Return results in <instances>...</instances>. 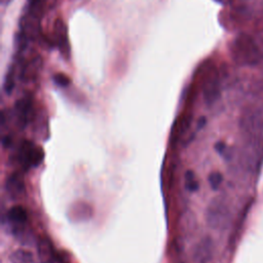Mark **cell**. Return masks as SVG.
I'll return each instance as SVG.
<instances>
[{"instance_id":"obj_5","label":"cell","mask_w":263,"mask_h":263,"mask_svg":"<svg viewBox=\"0 0 263 263\" xmlns=\"http://www.w3.org/2000/svg\"><path fill=\"white\" fill-rule=\"evenodd\" d=\"M7 220L13 227V232L15 234L23 233L28 221V214L26 209L22 205L11 206L7 212Z\"/></svg>"},{"instance_id":"obj_18","label":"cell","mask_w":263,"mask_h":263,"mask_svg":"<svg viewBox=\"0 0 263 263\" xmlns=\"http://www.w3.org/2000/svg\"><path fill=\"white\" fill-rule=\"evenodd\" d=\"M216 150H217L219 153H223L224 150H225V144L222 143V142L217 143V145H216Z\"/></svg>"},{"instance_id":"obj_12","label":"cell","mask_w":263,"mask_h":263,"mask_svg":"<svg viewBox=\"0 0 263 263\" xmlns=\"http://www.w3.org/2000/svg\"><path fill=\"white\" fill-rule=\"evenodd\" d=\"M55 29H57V39H58L59 47L61 48V51L64 54H66V52L68 53L69 51V45L67 41V34H66V29L64 27V24L61 21H58Z\"/></svg>"},{"instance_id":"obj_20","label":"cell","mask_w":263,"mask_h":263,"mask_svg":"<svg viewBox=\"0 0 263 263\" xmlns=\"http://www.w3.org/2000/svg\"><path fill=\"white\" fill-rule=\"evenodd\" d=\"M260 41L263 44V33H261V35H260Z\"/></svg>"},{"instance_id":"obj_3","label":"cell","mask_w":263,"mask_h":263,"mask_svg":"<svg viewBox=\"0 0 263 263\" xmlns=\"http://www.w3.org/2000/svg\"><path fill=\"white\" fill-rule=\"evenodd\" d=\"M240 128L250 137H257L263 133V108L249 107L240 117Z\"/></svg>"},{"instance_id":"obj_6","label":"cell","mask_w":263,"mask_h":263,"mask_svg":"<svg viewBox=\"0 0 263 263\" xmlns=\"http://www.w3.org/2000/svg\"><path fill=\"white\" fill-rule=\"evenodd\" d=\"M220 97V80L218 73L211 72L203 84V98L206 104H214Z\"/></svg>"},{"instance_id":"obj_17","label":"cell","mask_w":263,"mask_h":263,"mask_svg":"<svg viewBox=\"0 0 263 263\" xmlns=\"http://www.w3.org/2000/svg\"><path fill=\"white\" fill-rule=\"evenodd\" d=\"M53 81H54L58 85H60V86H62V87L68 86V85L70 84V78H69L67 75L63 74V73L55 74V75L53 76Z\"/></svg>"},{"instance_id":"obj_8","label":"cell","mask_w":263,"mask_h":263,"mask_svg":"<svg viewBox=\"0 0 263 263\" xmlns=\"http://www.w3.org/2000/svg\"><path fill=\"white\" fill-rule=\"evenodd\" d=\"M5 189L8 195L13 199H17L24 196V194L26 193V187L23 176L20 173L10 174L6 178Z\"/></svg>"},{"instance_id":"obj_11","label":"cell","mask_w":263,"mask_h":263,"mask_svg":"<svg viewBox=\"0 0 263 263\" xmlns=\"http://www.w3.org/2000/svg\"><path fill=\"white\" fill-rule=\"evenodd\" d=\"M11 263H37L35 256L32 252L18 249L10 254Z\"/></svg>"},{"instance_id":"obj_14","label":"cell","mask_w":263,"mask_h":263,"mask_svg":"<svg viewBox=\"0 0 263 263\" xmlns=\"http://www.w3.org/2000/svg\"><path fill=\"white\" fill-rule=\"evenodd\" d=\"M14 84H15V78H14V70L11 68L7 74H6V77H5V80H4V90L7 95L11 93V91L13 90L14 88Z\"/></svg>"},{"instance_id":"obj_9","label":"cell","mask_w":263,"mask_h":263,"mask_svg":"<svg viewBox=\"0 0 263 263\" xmlns=\"http://www.w3.org/2000/svg\"><path fill=\"white\" fill-rule=\"evenodd\" d=\"M37 254L40 263H58L57 256L50 240L47 237H39L37 240Z\"/></svg>"},{"instance_id":"obj_16","label":"cell","mask_w":263,"mask_h":263,"mask_svg":"<svg viewBox=\"0 0 263 263\" xmlns=\"http://www.w3.org/2000/svg\"><path fill=\"white\" fill-rule=\"evenodd\" d=\"M222 181H223V176L219 172H213L209 176V184H210L211 188L214 190H216L220 187Z\"/></svg>"},{"instance_id":"obj_15","label":"cell","mask_w":263,"mask_h":263,"mask_svg":"<svg viewBox=\"0 0 263 263\" xmlns=\"http://www.w3.org/2000/svg\"><path fill=\"white\" fill-rule=\"evenodd\" d=\"M190 125H191V116L184 117L177 128V138L183 137L187 133V130L190 128Z\"/></svg>"},{"instance_id":"obj_4","label":"cell","mask_w":263,"mask_h":263,"mask_svg":"<svg viewBox=\"0 0 263 263\" xmlns=\"http://www.w3.org/2000/svg\"><path fill=\"white\" fill-rule=\"evenodd\" d=\"M43 151L30 141L21 144L17 151V160L24 168L37 166L42 162Z\"/></svg>"},{"instance_id":"obj_1","label":"cell","mask_w":263,"mask_h":263,"mask_svg":"<svg viewBox=\"0 0 263 263\" xmlns=\"http://www.w3.org/2000/svg\"><path fill=\"white\" fill-rule=\"evenodd\" d=\"M231 53L233 60L240 65H255L260 61V47L250 35L240 34L232 42Z\"/></svg>"},{"instance_id":"obj_19","label":"cell","mask_w":263,"mask_h":263,"mask_svg":"<svg viewBox=\"0 0 263 263\" xmlns=\"http://www.w3.org/2000/svg\"><path fill=\"white\" fill-rule=\"evenodd\" d=\"M2 143H3V145H4L5 147L9 146V143H10V140H9V138H8V137H6V138H3V140H2Z\"/></svg>"},{"instance_id":"obj_2","label":"cell","mask_w":263,"mask_h":263,"mask_svg":"<svg viewBox=\"0 0 263 263\" xmlns=\"http://www.w3.org/2000/svg\"><path fill=\"white\" fill-rule=\"evenodd\" d=\"M205 218L210 227L214 229L225 228L230 218V210L226 200L221 196L213 198L208 205Z\"/></svg>"},{"instance_id":"obj_7","label":"cell","mask_w":263,"mask_h":263,"mask_svg":"<svg viewBox=\"0 0 263 263\" xmlns=\"http://www.w3.org/2000/svg\"><path fill=\"white\" fill-rule=\"evenodd\" d=\"M17 122L21 126H26L33 116V103L30 97L21 98L14 105Z\"/></svg>"},{"instance_id":"obj_10","label":"cell","mask_w":263,"mask_h":263,"mask_svg":"<svg viewBox=\"0 0 263 263\" xmlns=\"http://www.w3.org/2000/svg\"><path fill=\"white\" fill-rule=\"evenodd\" d=\"M213 254V241L210 237H203L193 251V259L196 263H206Z\"/></svg>"},{"instance_id":"obj_13","label":"cell","mask_w":263,"mask_h":263,"mask_svg":"<svg viewBox=\"0 0 263 263\" xmlns=\"http://www.w3.org/2000/svg\"><path fill=\"white\" fill-rule=\"evenodd\" d=\"M184 183H185V188L189 192H195L198 189V181L196 180V176L194 172L191 170L186 171L184 175Z\"/></svg>"}]
</instances>
